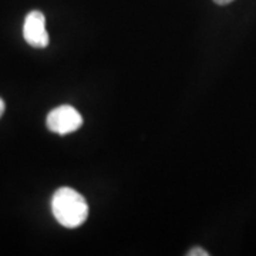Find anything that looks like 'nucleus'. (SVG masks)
Masks as SVG:
<instances>
[{
  "mask_svg": "<svg viewBox=\"0 0 256 256\" xmlns=\"http://www.w3.org/2000/svg\"><path fill=\"white\" fill-rule=\"evenodd\" d=\"M23 37L26 43L36 48H44L48 46V33L46 30V18L42 12H30L23 24Z\"/></svg>",
  "mask_w": 256,
  "mask_h": 256,
  "instance_id": "3",
  "label": "nucleus"
},
{
  "mask_svg": "<svg viewBox=\"0 0 256 256\" xmlns=\"http://www.w3.org/2000/svg\"><path fill=\"white\" fill-rule=\"evenodd\" d=\"M216 4H220V6H225V4H229V3H232L234 0H214Z\"/></svg>",
  "mask_w": 256,
  "mask_h": 256,
  "instance_id": "5",
  "label": "nucleus"
},
{
  "mask_svg": "<svg viewBox=\"0 0 256 256\" xmlns=\"http://www.w3.org/2000/svg\"><path fill=\"white\" fill-rule=\"evenodd\" d=\"M47 128L58 136H67L77 131L82 126V117L72 106H58L48 112L46 118Z\"/></svg>",
  "mask_w": 256,
  "mask_h": 256,
  "instance_id": "2",
  "label": "nucleus"
},
{
  "mask_svg": "<svg viewBox=\"0 0 256 256\" xmlns=\"http://www.w3.org/2000/svg\"><path fill=\"white\" fill-rule=\"evenodd\" d=\"M4 108H6V106H4V101L0 98V117L3 116V112H4Z\"/></svg>",
  "mask_w": 256,
  "mask_h": 256,
  "instance_id": "6",
  "label": "nucleus"
},
{
  "mask_svg": "<svg viewBox=\"0 0 256 256\" xmlns=\"http://www.w3.org/2000/svg\"><path fill=\"white\" fill-rule=\"evenodd\" d=\"M188 256H208L210 254L204 249V248H192L190 252L186 254Z\"/></svg>",
  "mask_w": 256,
  "mask_h": 256,
  "instance_id": "4",
  "label": "nucleus"
},
{
  "mask_svg": "<svg viewBox=\"0 0 256 256\" xmlns=\"http://www.w3.org/2000/svg\"><path fill=\"white\" fill-rule=\"evenodd\" d=\"M52 212L62 226L74 229L82 226L87 220L88 205L80 192L68 186H62L53 194Z\"/></svg>",
  "mask_w": 256,
  "mask_h": 256,
  "instance_id": "1",
  "label": "nucleus"
}]
</instances>
